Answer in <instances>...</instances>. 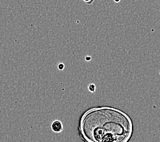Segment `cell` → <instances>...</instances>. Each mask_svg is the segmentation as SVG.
Returning <instances> with one entry per match:
<instances>
[{"instance_id":"6da1fadb","label":"cell","mask_w":160,"mask_h":142,"mask_svg":"<svg viewBox=\"0 0 160 142\" xmlns=\"http://www.w3.org/2000/svg\"><path fill=\"white\" fill-rule=\"evenodd\" d=\"M78 132L84 142H129L133 125L125 112L112 107H97L82 115Z\"/></svg>"},{"instance_id":"7a4b0ae2","label":"cell","mask_w":160,"mask_h":142,"mask_svg":"<svg viewBox=\"0 0 160 142\" xmlns=\"http://www.w3.org/2000/svg\"><path fill=\"white\" fill-rule=\"evenodd\" d=\"M51 127H52V129L53 132L56 133H61L62 131L63 130L62 123L58 120H54V121L52 122V125H51Z\"/></svg>"},{"instance_id":"3957f363","label":"cell","mask_w":160,"mask_h":142,"mask_svg":"<svg viewBox=\"0 0 160 142\" xmlns=\"http://www.w3.org/2000/svg\"><path fill=\"white\" fill-rule=\"evenodd\" d=\"M88 90H89L91 92H95V85L92 84V83H91V84H90V85L88 86Z\"/></svg>"},{"instance_id":"277c9868","label":"cell","mask_w":160,"mask_h":142,"mask_svg":"<svg viewBox=\"0 0 160 142\" xmlns=\"http://www.w3.org/2000/svg\"><path fill=\"white\" fill-rule=\"evenodd\" d=\"M58 68L59 69L60 71H62L63 69L64 68V64L61 63V64H58Z\"/></svg>"},{"instance_id":"5b68a950","label":"cell","mask_w":160,"mask_h":142,"mask_svg":"<svg viewBox=\"0 0 160 142\" xmlns=\"http://www.w3.org/2000/svg\"><path fill=\"white\" fill-rule=\"evenodd\" d=\"M83 2H84L86 4H88V5H90L92 4V3H93L94 0H83Z\"/></svg>"},{"instance_id":"8992f818","label":"cell","mask_w":160,"mask_h":142,"mask_svg":"<svg viewBox=\"0 0 160 142\" xmlns=\"http://www.w3.org/2000/svg\"><path fill=\"white\" fill-rule=\"evenodd\" d=\"M90 59H91V58H90V57H89V58L87 57V58H86V61H90Z\"/></svg>"},{"instance_id":"52a82bcc","label":"cell","mask_w":160,"mask_h":142,"mask_svg":"<svg viewBox=\"0 0 160 142\" xmlns=\"http://www.w3.org/2000/svg\"><path fill=\"white\" fill-rule=\"evenodd\" d=\"M114 1L115 2H116V3H118V2H119L120 1H121V0H114Z\"/></svg>"}]
</instances>
